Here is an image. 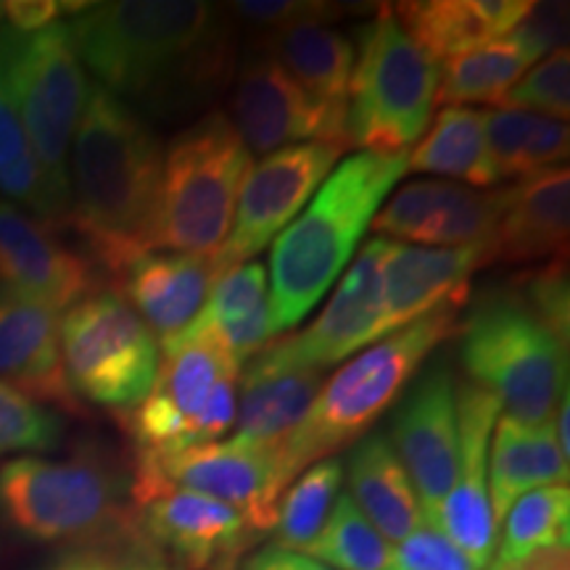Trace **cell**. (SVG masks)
Wrapping results in <instances>:
<instances>
[{"mask_svg": "<svg viewBox=\"0 0 570 570\" xmlns=\"http://www.w3.org/2000/svg\"><path fill=\"white\" fill-rule=\"evenodd\" d=\"M67 27L96 85L164 117L194 111L230 80L225 13L202 0L90 3Z\"/></svg>", "mask_w": 570, "mask_h": 570, "instance_id": "1", "label": "cell"}, {"mask_svg": "<svg viewBox=\"0 0 570 570\" xmlns=\"http://www.w3.org/2000/svg\"><path fill=\"white\" fill-rule=\"evenodd\" d=\"M164 148L151 125L122 98L90 85L69 151V219L85 256L117 277L151 254Z\"/></svg>", "mask_w": 570, "mask_h": 570, "instance_id": "2", "label": "cell"}, {"mask_svg": "<svg viewBox=\"0 0 570 570\" xmlns=\"http://www.w3.org/2000/svg\"><path fill=\"white\" fill-rule=\"evenodd\" d=\"M407 154L356 151L338 164L306 209L273 240L269 252V331L285 336L320 304L365 240Z\"/></svg>", "mask_w": 570, "mask_h": 570, "instance_id": "3", "label": "cell"}, {"mask_svg": "<svg viewBox=\"0 0 570 570\" xmlns=\"http://www.w3.org/2000/svg\"><path fill=\"white\" fill-rule=\"evenodd\" d=\"M0 518L40 544L92 547L140 537L132 473L96 449L67 460L27 454L3 462Z\"/></svg>", "mask_w": 570, "mask_h": 570, "instance_id": "4", "label": "cell"}, {"mask_svg": "<svg viewBox=\"0 0 570 570\" xmlns=\"http://www.w3.org/2000/svg\"><path fill=\"white\" fill-rule=\"evenodd\" d=\"M460 309H439L417 323L389 333L354 360L338 367L320 389V394L283 449L291 481H296L312 462L327 460L341 449L367 436L370 425L391 410L410 389L433 348L460 331Z\"/></svg>", "mask_w": 570, "mask_h": 570, "instance_id": "5", "label": "cell"}, {"mask_svg": "<svg viewBox=\"0 0 570 570\" xmlns=\"http://www.w3.org/2000/svg\"><path fill=\"white\" fill-rule=\"evenodd\" d=\"M470 383L497 399L520 425L552 423L568 394V344L520 294H487L460 325Z\"/></svg>", "mask_w": 570, "mask_h": 570, "instance_id": "6", "label": "cell"}, {"mask_svg": "<svg viewBox=\"0 0 570 570\" xmlns=\"http://www.w3.org/2000/svg\"><path fill=\"white\" fill-rule=\"evenodd\" d=\"M252 154L225 114L212 111L164 151L154 252L214 256L230 235Z\"/></svg>", "mask_w": 570, "mask_h": 570, "instance_id": "7", "label": "cell"}, {"mask_svg": "<svg viewBox=\"0 0 570 570\" xmlns=\"http://www.w3.org/2000/svg\"><path fill=\"white\" fill-rule=\"evenodd\" d=\"M346 101L348 148L407 154L431 127L439 92L433 61L399 24L391 6L360 27Z\"/></svg>", "mask_w": 570, "mask_h": 570, "instance_id": "8", "label": "cell"}, {"mask_svg": "<svg viewBox=\"0 0 570 570\" xmlns=\"http://www.w3.org/2000/svg\"><path fill=\"white\" fill-rule=\"evenodd\" d=\"M0 71L46 177L48 194L63 225L69 219V151L90 96V80L69 27L59 24L32 35H0Z\"/></svg>", "mask_w": 570, "mask_h": 570, "instance_id": "9", "label": "cell"}, {"mask_svg": "<svg viewBox=\"0 0 570 570\" xmlns=\"http://www.w3.org/2000/svg\"><path fill=\"white\" fill-rule=\"evenodd\" d=\"M61 362L77 399L127 412L151 394L161 346L117 291H96L61 317Z\"/></svg>", "mask_w": 570, "mask_h": 570, "instance_id": "10", "label": "cell"}, {"mask_svg": "<svg viewBox=\"0 0 570 570\" xmlns=\"http://www.w3.org/2000/svg\"><path fill=\"white\" fill-rule=\"evenodd\" d=\"M132 504L138 529L175 562L173 570H214L238 566L254 531L233 508L198 491L173 487L146 460H135Z\"/></svg>", "mask_w": 570, "mask_h": 570, "instance_id": "11", "label": "cell"}, {"mask_svg": "<svg viewBox=\"0 0 570 570\" xmlns=\"http://www.w3.org/2000/svg\"><path fill=\"white\" fill-rule=\"evenodd\" d=\"M344 154L346 146L341 142L312 140L285 146L254 164L240 188L230 235L214 254L219 273L252 262L256 254L273 246Z\"/></svg>", "mask_w": 570, "mask_h": 570, "instance_id": "12", "label": "cell"}, {"mask_svg": "<svg viewBox=\"0 0 570 570\" xmlns=\"http://www.w3.org/2000/svg\"><path fill=\"white\" fill-rule=\"evenodd\" d=\"M391 449L407 470L425 523L436 518L460 465L458 381L444 365L428 367L399 399Z\"/></svg>", "mask_w": 570, "mask_h": 570, "instance_id": "13", "label": "cell"}, {"mask_svg": "<svg viewBox=\"0 0 570 570\" xmlns=\"http://www.w3.org/2000/svg\"><path fill=\"white\" fill-rule=\"evenodd\" d=\"M135 460L151 462L173 487L198 491L233 508L254 533L273 531L281 497L294 483L281 454L235 436L183 449L161 460Z\"/></svg>", "mask_w": 570, "mask_h": 570, "instance_id": "14", "label": "cell"}, {"mask_svg": "<svg viewBox=\"0 0 570 570\" xmlns=\"http://www.w3.org/2000/svg\"><path fill=\"white\" fill-rule=\"evenodd\" d=\"M98 267L19 206L0 198V291L59 315L101 291Z\"/></svg>", "mask_w": 570, "mask_h": 570, "instance_id": "15", "label": "cell"}, {"mask_svg": "<svg viewBox=\"0 0 570 570\" xmlns=\"http://www.w3.org/2000/svg\"><path fill=\"white\" fill-rule=\"evenodd\" d=\"M386 252V238L367 240L348 273L341 275L338 285H333L327 306L320 312L315 323L306 325L302 333H288V336L269 341L273 352L285 362L325 373L365 346L381 341Z\"/></svg>", "mask_w": 570, "mask_h": 570, "instance_id": "16", "label": "cell"}, {"mask_svg": "<svg viewBox=\"0 0 570 570\" xmlns=\"http://www.w3.org/2000/svg\"><path fill=\"white\" fill-rule=\"evenodd\" d=\"M230 125L248 154H273L298 140L341 142L348 148L346 130L312 101L285 71L265 53L240 63L230 92Z\"/></svg>", "mask_w": 570, "mask_h": 570, "instance_id": "17", "label": "cell"}, {"mask_svg": "<svg viewBox=\"0 0 570 570\" xmlns=\"http://www.w3.org/2000/svg\"><path fill=\"white\" fill-rule=\"evenodd\" d=\"M460 410V465L458 479L431 525L452 539L475 568L494 560L497 525L489 504V441L499 420V402L475 383H462L458 391Z\"/></svg>", "mask_w": 570, "mask_h": 570, "instance_id": "18", "label": "cell"}, {"mask_svg": "<svg viewBox=\"0 0 570 570\" xmlns=\"http://www.w3.org/2000/svg\"><path fill=\"white\" fill-rule=\"evenodd\" d=\"M483 265V246L439 248L389 240L383 259V336L439 309H462L470 296V277Z\"/></svg>", "mask_w": 570, "mask_h": 570, "instance_id": "19", "label": "cell"}, {"mask_svg": "<svg viewBox=\"0 0 570 570\" xmlns=\"http://www.w3.org/2000/svg\"><path fill=\"white\" fill-rule=\"evenodd\" d=\"M61 317L0 291V381L53 412L82 415L61 362Z\"/></svg>", "mask_w": 570, "mask_h": 570, "instance_id": "20", "label": "cell"}, {"mask_svg": "<svg viewBox=\"0 0 570 570\" xmlns=\"http://www.w3.org/2000/svg\"><path fill=\"white\" fill-rule=\"evenodd\" d=\"M570 173L554 167L504 188V204L487 246V265H537L566 259Z\"/></svg>", "mask_w": 570, "mask_h": 570, "instance_id": "21", "label": "cell"}, {"mask_svg": "<svg viewBox=\"0 0 570 570\" xmlns=\"http://www.w3.org/2000/svg\"><path fill=\"white\" fill-rule=\"evenodd\" d=\"M217 275L214 256L151 252L138 256L114 281L117 294L161 338L159 344H167L196 323Z\"/></svg>", "mask_w": 570, "mask_h": 570, "instance_id": "22", "label": "cell"}, {"mask_svg": "<svg viewBox=\"0 0 570 570\" xmlns=\"http://www.w3.org/2000/svg\"><path fill=\"white\" fill-rule=\"evenodd\" d=\"M323 383L325 375L320 370L285 362L267 344L240 370L235 439L283 458V449L304 423Z\"/></svg>", "mask_w": 570, "mask_h": 570, "instance_id": "23", "label": "cell"}, {"mask_svg": "<svg viewBox=\"0 0 570 570\" xmlns=\"http://www.w3.org/2000/svg\"><path fill=\"white\" fill-rule=\"evenodd\" d=\"M533 6L531 0H412L391 9L433 61H446L510 35Z\"/></svg>", "mask_w": 570, "mask_h": 570, "instance_id": "24", "label": "cell"}, {"mask_svg": "<svg viewBox=\"0 0 570 570\" xmlns=\"http://www.w3.org/2000/svg\"><path fill=\"white\" fill-rule=\"evenodd\" d=\"M262 53L273 59L327 117L346 130L348 85L356 56L352 38L312 21L265 35Z\"/></svg>", "mask_w": 570, "mask_h": 570, "instance_id": "25", "label": "cell"}, {"mask_svg": "<svg viewBox=\"0 0 570 570\" xmlns=\"http://www.w3.org/2000/svg\"><path fill=\"white\" fill-rule=\"evenodd\" d=\"M183 336H202L223 346L240 367L273 341L267 269L259 262L227 267L217 275L196 323Z\"/></svg>", "mask_w": 570, "mask_h": 570, "instance_id": "26", "label": "cell"}, {"mask_svg": "<svg viewBox=\"0 0 570 570\" xmlns=\"http://www.w3.org/2000/svg\"><path fill=\"white\" fill-rule=\"evenodd\" d=\"M489 458V504L499 529L520 497L533 489L568 487L570 460L560 452L552 425H520L499 415Z\"/></svg>", "mask_w": 570, "mask_h": 570, "instance_id": "27", "label": "cell"}, {"mask_svg": "<svg viewBox=\"0 0 570 570\" xmlns=\"http://www.w3.org/2000/svg\"><path fill=\"white\" fill-rule=\"evenodd\" d=\"M346 479L352 502L389 544H399L425 523L407 470L383 433H367L356 441L346 462Z\"/></svg>", "mask_w": 570, "mask_h": 570, "instance_id": "28", "label": "cell"}, {"mask_svg": "<svg viewBox=\"0 0 570 570\" xmlns=\"http://www.w3.org/2000/svg\"><path fill=\"white\" fill-rule=\"evenodd\" d=\"M407 169L446 177L449 183L462 180L468 188L479 190L497 185L483 135V111L473 106H446L439 111L431 130L407 151Z\"/></svg>", "mask_w": 570, "mask_h": 570, "instance_id": "29", "label": "cell"}, {"mask_svg": "<svg viewBox=\"0 0 570 570\" xmlns=\"http://www.w3.org/2000/svg\"><path fill=\"white\" fill-rule=\"evenodd\" d=\"M533 63H537V56L523 46L515 32L473 51L452 56L444 61V67H439L436 104H499Z\"/></svg>", "mask_w": 570, "mask_h": 570, "instance_id": "30", "label": "cell"}, {"mask_svg": "<svg viewBox=\"0 0 570 570\" xmlns=\"http://www.w3.org/2000/svg\"><path fill=\"white\" fill-rule=\"evenodd\" d=\"M0 196L42 223L63 225L0 71Z\"/></svg>", "mask_w": 570, "mask_h": 570, "instance_id": "31", "label": "cell"}, {"mask_svg": "<svg viewBox=\"0 0 570 570\" xmlns=\"http://www.w3.org/2000/svg\"><path fill=\"white\" fill-rule=\"evenodd\" d=\"M502 523V544H499L494 560L499 566H510V562L525 560L544 550H568V487H544L529 491L512 504Z\"/></svg>", "mask_w": 570, "mask_h": 570, "instance_id": "32", "label": "cell"}, {"mask_svg": "<svg viewBox=\"0 0 570 570\" xmlns=\"http://www.w3.org/2000/svg\"><path fill=\"white\" fill-rule=\"evenodd\" d=\"M344 481V462L338 458L320 460L306 473L291 483L277 504V518L273 525L275 547L302 552L323 531L327 515L341 494Z\"/></svg>", "mask_w": 570, "mask_h": 570, "instance_id": "33", "label": "cell"}, {"mask_svg": "<svg viewBox=\"0 0 570 570\" xmlns=\"http://www.w3.org/2000/svg\"><path fill=\"white\" fill-rule=\"evenodd\" d=\"M302 552L333 570H391L394 547L362 515L352 497L338 494L323 531Z\"/></svg>", "mask_w": 570, "mask_h": 570, "instance_id": "34", "label": "cell"}, {"mask_svg": "<svg viewBox=\"0 0 570 570\" xmlns=\"http://www.w3.org/2000/svg\"><path fill=\"white\" fill-rule=\"evenodd\" d=\"M63 439V417L0 381V460L51 452Z\"/></svg>", "mask_w": 570, "mask_h": 570, "instance_id": "35", "label": "cell"}, {"mask_svg": "<svg viewBox=\"0 0 570 570\" xmlns=\"http://www.w3.org/2000/svg\"><path fill=\"white\" fill-rule=\"evenodd\" d=\"M499 109L529 111L539 117L560 119L570 117V53L568 48H558L550 56L533 63L512 88L504 92Z\"/></svg>", "mask_w": 570, "mask_h": 570, "instance_id": "36", "label": "cell"}, {"mask_svg": "<svg viewBox=\"0 0 570 570\" xmlns=\"http://www.w3.org/2000/svg\"><path fill=\"white\" fill-rule=\"evenodd\" d=\"M42 570H173V566L140 533V537L109 541V544L75 547Z\"/></svg>", "mask_w": 570, "mask_h": 570, "instance_id": "37", "label": "cell"}, {"mask_svg": "<svg viewBox=\"0 0 570 570\" xmlns=\"http://www.w3.org/2000/svg\"><path fill=\"white\" fill-rule=\"evenodd\" d=\"M233 17L246 21L254 32L275 35L298 24H327V19L338 17L341 6L312 3V0H240L225 6Z\"/></svg>", "mask_w": 570, "mask_h": 570, "instance_id": "38", "label": "cell"}, {"mask_svg": "<svg viewBox=\"0 0 570 570\" xmlns=\"http://www.w3.org/2000/svg\"><path fill=\"white\" fill-rule=\"evenodd\" d=\"M391 570H479L465 552L436 525L423 523L402 539L391 554Z\"/></svg>", "mask_w": 570, "mask_h": 570, "instance_id": "39", "label": "cell"}, {"mask_svg": "<svg viewBox=\"0 0 570 570\" xmlns=\"http://www.w3.org/2000/svg\"><path fill=\"white\" fill-rule=\"evenodd\" d=\"M525 304L537 312V317L544 323L560 341L570 336V285H568V259L547 262L539 273L529 277V285L520 294Z\"/></svg>", "mask_w": 570, "mask_h": 570, "instance_id": "40", "label": "cell"}, {"mask_svg": "<svg viewBox=\"0 0 570 570\" xmlns=\"http://www.w3.org/2000/svg\"><path fill=\"white\" fill-rule=\"evenodd\" d=\"M570 148V130L568 122H560V119L539 117L533 119V127L529 132V140H525L523 154H520L518 161V180L523 177L547 173V169L566 167Z\"/></svg>", "mask_w": 570, "mask_h": 570, "instance_id": "41", "label": "cell"}, {"mask_svg": "<svg viewBox=\"0 0 570 570\" xmlns=\"http://www.w3.org/2000/svg\"><path fill=\"white\" fill-rule=\"evenodd\" d=\"M90 3L80 0H9L6 9V27L17 35H32L59 24L61 17H77Z\"/></svg>", "mask_w": 570, "mask_h": 570, "instance_id": "42", "label": "cell"}, {"mask_svg": "<svg viewBox=\"0 0 570 570\" xmlns=\"http://www.w3.org/2000/svg\"><path fill=\"white\" fill-rule=\"evenodd\" d=\"M244 570H333L309 554L269 544L244 562Z\"/></svg>", "mask_w": 570, "mask_h": 570, "instance_id": "43", "label": "cell"}, {"mask_svg": "<svg viewBox=\"0 0 570 570\" xmlns=\"http://www.w3.org/2000/svg\"><path fill=\"white\" fill-rule=\"evenodd\" d=\"M489 570H570L568 550H544L531 554V558L510 562V566H499V562H491Z\"/></svg>", "mask_w": 570, "mask_h": 570, "instance_id": "44", "label": "cell"}, {"mask_svg": "<svg viewBox=\"0 0 570 570\" xmlns=\"http://www.w3.org/2000/svg\"><path fill=\"white\" fill-rule=\"evenodd\" d=\"M568 420H570V394H566L560 399V407L554 412L552 417V433H554V441H558L560 452L566 454L570 460V428H568Z\"/></svg>", "mask_w": 570, "mask_h": 570, "instance_id": "45", "label": "cell"}, {"mask_svg": "<svg viewBox=\"0 0 570 570\" xmlns=\"http://www.w3.org/2000/svg\"><path fill=\"white\" fill-rule=\"evenodd\" d=\"M6 30H9V27H6V9H3V3H0V35H3Z\"/></svg>", "mask_w": 570, "mask_h": 570, "instance_id": "46", "label": "cell"}]
</instances>
